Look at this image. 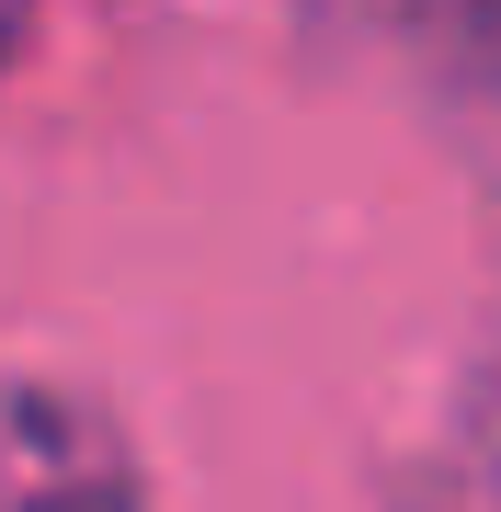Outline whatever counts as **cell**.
Here are the masks:
<instances>
[{
  "label": "cell",
  "instance_id": "obj_1",
  "mask_svg": "<svg viewBox=\"0 0 501 512\" xmlns=\"http://www.w3.org/2000/svg\"><path fill=\"white\" fill-rule=\"evenodd\" d=\"M0 512H126V456L69 399H0Z\"/></svg>",
  "mask_w": 501,
  "mask_h": 512
},
{
  "label": "cell",
  "instance_id": "obj_2",
  "mask_svg": "<svg viewBox=\"0 0 501 512\" xmlns=\"http://www.w3.org/2000/svg\"><path fill=\"white\" fill-rule=\"evenodd\" d=\"M12 35H23V0H0V57H12Z\"/></svg>",
  "mask_w": 501,
  "mask_h": 512
}]
</instances>
